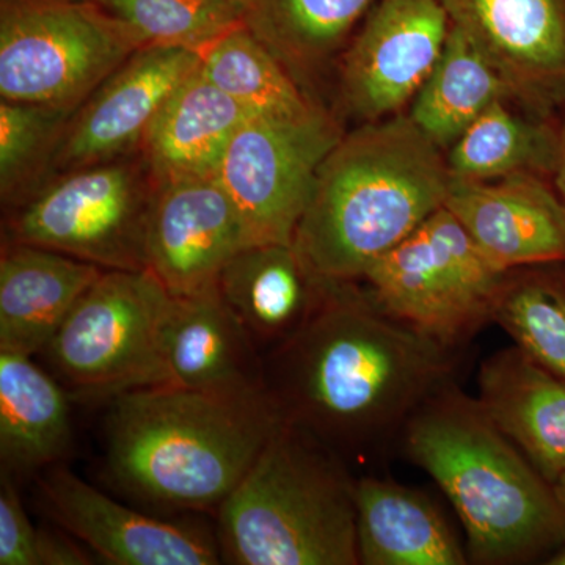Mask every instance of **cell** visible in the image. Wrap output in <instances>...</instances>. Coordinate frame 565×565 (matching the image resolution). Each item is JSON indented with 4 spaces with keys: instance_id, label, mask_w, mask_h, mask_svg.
Wrapping results in <instances>:
<instances>
[{
    "instance_id": "2",
    "label": "cell",
    "mask_w": 565,
    "mask_h": 565,
    "mask_svg": "<svg viewBox=\"0 0 565 565\" xmlns=\"http://www.w3.org/2000/svg\"><path fill=\"white\" fill-rule=\"evenodd\" d=\"M446 152L393 115L343 134L326 156L292 245L323 281L356 282L382 256L445 207Z\"/></svg>"
},
{
    "instance_id": "8",
    "label": "cell",
    "mask_w": 565,
    "mask_h": 565,
    "mask_svg": "<svg viewBox=\"0 0 565 565\" xmlns=\"http://www.w3.org/2000/svg\"><path fill=\"white\" fill-rule=\"evenodd\" d=\"M156 188L141 152L57 174L11 211L7 243L50 248L104 270L147 269Z\"/></svg>"
},
{
    "instance_id": "33",
    "label": "cell",
    "mask_w": 565,
    "mask_h": 565,
    "mask_svg": "<svg viewBox=\"0 0 565 565\" xmlns=\"http://www.w3.org/2000/svg\"><path fill=\"white\" fill-rule=\"evenodd\" d=\"M559 143H557V156H556V189L557 195H559L561 202L565 207V121L563 131H561Z\"/></svg>"
},
{
    "instance_id": "31",
    "label": "cell",
    "mask_w": 565,
    "mask_h": 565,
    "mask_svg": "<svg viewBox=\"0 0 565 565\" xmlns=\"http://www.w3.org/2000/svg\"><path fill=\"white\" fill-rule=\"evenodd\" d=\"M0 481V565H40V530L22 505L14 476L2 471Z\"/></svg>"
},
{
    "instance_id": "10",
    "label": "cell",
    "mask_w": 565,
    "mask_h": 565,
    "mask_svg": "<svg viewBox=\"0 0 565 565\" xmlns=\"http://www.w3.org/2000/svg\"><path fill=\"white\" fill-rule=\"evenodd\" d=\"M343 134L323 109L299 120L248 117L241 125L215 180L256 243L292 245L319 166Z\"/></svg>"
},
{
    "instance_id": "27",
    "label": "cell",
    "mask_w": 565,
    "mask_h": 565,
    "mask_svg": "<svg viewBox=\"0 0 565 565\" xmlns=\"http://www.w3.org/2000/svg\"><path fill=\"white\" fill-rule=\"evenodd\" d=\"M509 104L505 99L492 104L446 151L452 178L493 181L555 169L559 140L516 115Z\"/></svg>"
},
{
    "instance_id": "32",
    "label": "cell",
    "mask_w": 565,
    "mask_h": 565,
    "mask_svg": "<svg viewBox=\"0 0 565 565\" xmlns=\"http://www.w3.org/2000/svg\"><path fill=\"white\" fill-rule=\"evenodd\" d=\"M81 542L73 535L40 530V565H88L93 557L88 548H81Z\"/></svg>"
},
{
    "instance_id": "28",
    "label": "cell",
    "mask_w": 565,
    "mask_h": 565,
    "mask_svg": "<svg viewBox=\"0 0 565 565\" xmlns=\"http://www.w3.org/2000/svg\"><path fill=\"white\" fill-rule=\"evenodd\" d=\"M73 107L0 102V196L10 211L50 180Z\"/></svg>"
},
{
    "instance_id": "9",
    "label": "cell",
    "mask_w": 565,
    "mask_h": 565,
    "mask_svg": "<svg viewBox=\"0 0 565 565\" xmlns=\"http://www.w3.org/2000/svg\"><path fill=\"white\" fill-rule=\"evenodd\" d=\"M172 294L151 270H104L43 352L81 396L163 385L162 332Z\"/></svg>"
},
{
    "instance_id": "18",
    "label": "cell",
    "mask_w": 565,
    "mask_h": 565,
    "mask_svg": "<svg viewBox=\"0 0 565 565\" xmlns=\"http://www.w3.org/2000/svg\"><path fill=\"white\" fill-rule=\"evenodd\" d=\"M478 401L550 484L565 473V379L516 345L479 367Z\"/></svg>"
},
{
    "instance_id": "29",
    "label": "cell",
    "mask_w": 565,
    "mask_h": 565,
    "mask_svg": "<svg viewBox=\"0 0 565 565\" xmlns=\"http://www.w3.org/2000/svg\"><path fill=\"white\" fill-rule=\"evenodd\" d=\"M121 21L141 46L182 47L202 54L243 24L241 0H90Z\"/></svg>"
},
{
    "instance_id": "30",
    "label": "cell",
    "mask_w": 565,
    "mask_h": 565,
    "mask_svg": "<svg viewBox=\"0 0 565 565\" xmlns=\"http://www.w3.org/2000/svg\"><path fill=\"white\" fill-rule=\"evenodd\" d=\"M498 323L516 348L565 379V286L539 274L509 273L494 305Z\"/></svg>"
},
{
    "instance_id": "22",
    "label": "cell",
    "mask_w": 565,
    "mask_h": 565,
    "mask_svg": "<svg viewBox=\"0 0 565 565\" xmlns=\"http://www.w3.org/2000/svg\"><path fill=\"white\" fill-rule=\"evenodd\" d=\"M356 553L362 565H465L440 509L419 490L364 476L356 479Z\"/></svg>"
},
{
    "instance_id": "6",
    "label": "cell",
    "mask_w": 565,
    "mask_h": 565,
    "mask_svg": "<svg viewBox=\"0 0 565 565\" xmlns=\"http://www.w3.org/2000/svg\"><path fill=\"white\" fill-rule=\"evenodd\" d=\"M508 275L441 207L359 282L385 313L438 343L465 349L493 322Z\"/></svg>"
},
{
    "instance_id": "16",
    "label": "cell",
    "mask_w": 565,
    "mask_h": 565,
    "mask_svg": "<svg viewBox=\"0 0 565 565\" xmlns=\"http://www.w3.org/2000/svg\"><path fill=\"white\" fill-rule=\"evenodd\" d=\"M262 349L217 286L172 296L163 322V385L248 396L267 392Z\"/></svg>"
},
{
    "instance_id": "26",
    "label": "cell",
    "mask_w": 565,
    "mask_h": 565,
    "mask_svg": "<svg viewBox=\"0 0 565 565\" xmlns=\"http://www.w3.org/2000/svg\"><path fill=\"white\" fill-rule=\"evenodd\" d=\"M202 71L250 117L299 120L321 106L244 24L202 51Z\"/></svg>"
},
{
    "instance_id": "25",
    "label": "cell",
    "mask_w": 565,
    "mask_h": 565,
    "mask_svg": "<svg viewBox=\"0 0 565 565\" xmlns=\"http://www.w3.org/2000/svg\"><path fill=\"white\" fill-rule=\"evenodd\" d=\"M511 92L467 36L451 24L433 73L416 93L411 118L445 152L492 104Z\"/></svg>"
},
{
    "instance_id": "12",
    "label": "cell",
    "mask_w": 565,
    "mask_h": 565,
    "mask_svg": "<svg viewBox=\"0 0 565 565\" xmlns=\"http://www.w3.org/2000/svg\"><path fill=\"white\" fill-rule=\"evenodd\" d=\"M200 63L199 52L182 47L134 52L74 111L52 159L50 180L140 152L163 103Z\"/></svg>"
},
{
    "instance_id": "3",
    "label": "cell",
    "mask_w": 565,
    "mask_h": 565,
    "mask_svg": "<svg viewBox=\"0 0 565 565\" xmlns=\"http://www.w3.org/2000/svg\"><path fill=\"white\" fill-rule=\"evenodd\" d=\"M106 418V462L140 500L217 509L243 481L285 414L269 390L248 396L151 385L117 394Z\"/></svg>"
},
{
    "instance_id": "1",
    "label": "cell",
    "mask_w": 565,
    "mask_h": 565,
    "mask_svg": "<svg viewBox=\"0 0 565 565\" xmlns=\"http://www.w3.org/2000/svg\"><path fill=\"white\" fill-rule=\"evenodd\" d=\"M463 349L379 308L356 282H330L302 329L264 356L286 419L341 457L385 455L427 399L457 382Z\"/></svg>"
},
{
    "instance_id": "35",
    "label": "cell",
    "mask_w": 565,
    "mask_h": 565,
    "mask_svg": "<svg viewBox=\"0 0 565 565\" xmlns=\"http://www.w3.org/2000/svg\"><path fill=\"white\" fill-rule=\"evenodd\" d=\"M546 564L550 565H565V545L561 546L559 550H556L552 556L548 557Z\"/></svg>"
},
{
    "instance_id": "4",
    "label": "cell",
    "mask_w": 565,
    "mask_h": 565,
    "mask_svg": "<svg viewBox=\"0 0 565 565\" xmlns=\"http://www.w3.org/2000/svg\"><path fill=\"white\" fill-rule=\"evenodd\" d=\"M399 445L451 501L475 564L533 563L565 545L552 484L457 382L419 407Z\"/></svg>"
},
{
    "instance_id": "34",
    "label": "cell",
    "mask_w": 565,
    "mask_h": 565,
    "mask_svg": "<svg viewBox=\"0 0 565 565\" xmlns=\"http://www.w3.org/2000/svg\"><path fill=\"white\" fill-rule=\"evenodd\" d=\"M552 487L553 492H555L557 503L561 504V508H563V511L565 512V473L561 476Z\"/></svg>"
},
{
    "instance_id": "20",
    "label": "cell",
    "mask_w": 565,
    "mask_h": 565,
    "mask_svg": "<svg viewBox=\"0 0 565 565\" xmlns=\"http://www.w3.org/2000/svg\"><path fill=\"white\" fill-rule=\"evenodd\" d=\"M104 269L65 253L6 243L0 256V351L35 355Z\"/></svg>"
},
{
    "instance_id": "23",
    "label": "cell",
    "mask_w": 565,
    "mask_h": 565,
    "mask_svg": "<svg viewBox=\"0 0 565 565\" xmlns=\"http://www.w3.org/2000/svg\"><path fill=\"white\" fill-rule=\"evenodd\" d=\"M68 394L32 355L0 351V462L20 478L57 463L68 451Z\"/></svg>"
},
{
    "instance_id": "19",
    "label": "cell",
    "mask_w": 565,
    "mask_h": 565,
    "mask_svg": "<svg viewBox=\"0 0 565 565\" xmlns=\"http://www.w3.org/2000/svg\"><path fill=\"white\" fill-rule=\"evenodd\" d=\"M215 286L259 349L269 353L313 318L330 281L316 277L294 245L253 244L225 264Z\"/></svg>"
},
{
    "instance_id": "17",
    "label": "cell",
    "mask_w": 565,
    "mask_h": 565,
    "mask_svg": "<svg viewBox=\"0 0 565 565\" xmlns=\"http://www.w3.org/2000/svg\"><path fill=\"white\" fill-rule=\"evenodd\" d=\"M445 207L505 273L565 259L564 204L534 173L493 181L452 178Z\"/></svg>"
},
{
    "instance_id": "5",
    "label": "cell",
    "mask_w": 565,
    "mask_h": 565,
    "mask_svg": "<svg viewBox=\"0 0 565 565\" xmlns=\"http://www.w3.org/2000/svg\"><path fill=\"white\" fill-rule=\"evenodd\" d=\"M355 484L344 457L285 418L217 508L222 561L359 565Z\"/></svg>"
},
{
    "instance_id": "15",
    "label": "cell",
    "mask_w": 565,
    "mask_h": 565,
    "mask_svg": "<svg viewBox=\"0 0 565 565\" xmlns=\"http://www.w3.org/2000/svg\"><path fill=\"white\" fill-rule=\"evenodd\" d=\"M455 28L498 71L512 103L542 111L565 90L563 0H441Z\"/></svg>"
},
{
    "instance_id": "7",
    "label": "cell",
    "mask_w": 565,
    "mask_h": 565,
    "mask_svg": "<svg viewBox=\"0 0 565 565\" xmlns=\"http://www.w3.org/2000/svg\"><path fill=\"white\" fill-rule=\"evenodd\" d=\"M140 47L90 0H0V98L79 109Z\"/></svg>"
},
{
    "instance_id": "11",
    "label": "cell",
    "mask_w": 565,
    "mask_h": 565,
    "mask_svg": "<svg viewBox=\"0 0 565 565\" xmlns=\"http://www.w3.org/2000/svg\"><path fill=\"white\" fill-rule=\"evenodd\" d=\"M451 32L441 0H379L341 63V98L363 122L393 117L415 98Z\"/></svg>"
},
{
    "instance_id": "21",
    "label": "cell",
    "mask_w": 565,
    "mask_h": 565,
    "mask_svg": "<svg viewBox=\"0 0 565 565\" xmlns=\"http://www.w3.org/2000/svg\"><path fill=\"white\" fill-rule=\"evenodd\" d=\"M248 117L199 66L163 103L145 136L141 156L156 182L215 178L234 134Z\"/></svg>"
},
{
    "instance_id": "14",
    "label": "cell",
    "mask_w": 565,
    "mask_h": 565,
    "mask_svg": "<svg viewBox=\"0 0 565 565\" xmlns=\"http://www.w3.org/2000/svg\"><path fill=\"white\" fill-rule=\"evenodd\" d=\"M41 497L62 531L115 565H214L218 542L200 527L163 522L118 503L74 475L52 465L40 479Z\"/></svg>"
},
{
    "instance_id": "13",
    "label": "cell",
    "mask_w": 565,
    "mask_h": 565,
    "mask_svg": "<svg viewBox=\"0 0 565 565\" xmlns=\"http://www.w3.org/2000/svg\"><path fill=\"white\" fill-rule=\"evenodd\" d=\"M256 243L215 178L158 182L147 228V269L172 296L203 291L225 264Z\"/></svg>"
},
{
    "instance_id": "24",
    "label": "cell",
    "mask_w": 565,
    "mask_h": 565,
    "mask_svg": "<svg viewBox=\"0 0 565 565\" xmlns=\"http://www.w3.org/2000/svg\"><path fill=\"white\" fill-rule=\"evenodd\" d=\"M379 0H241L243 24L300 85L344 46Z\"/></svg>"
}]
</instances>
